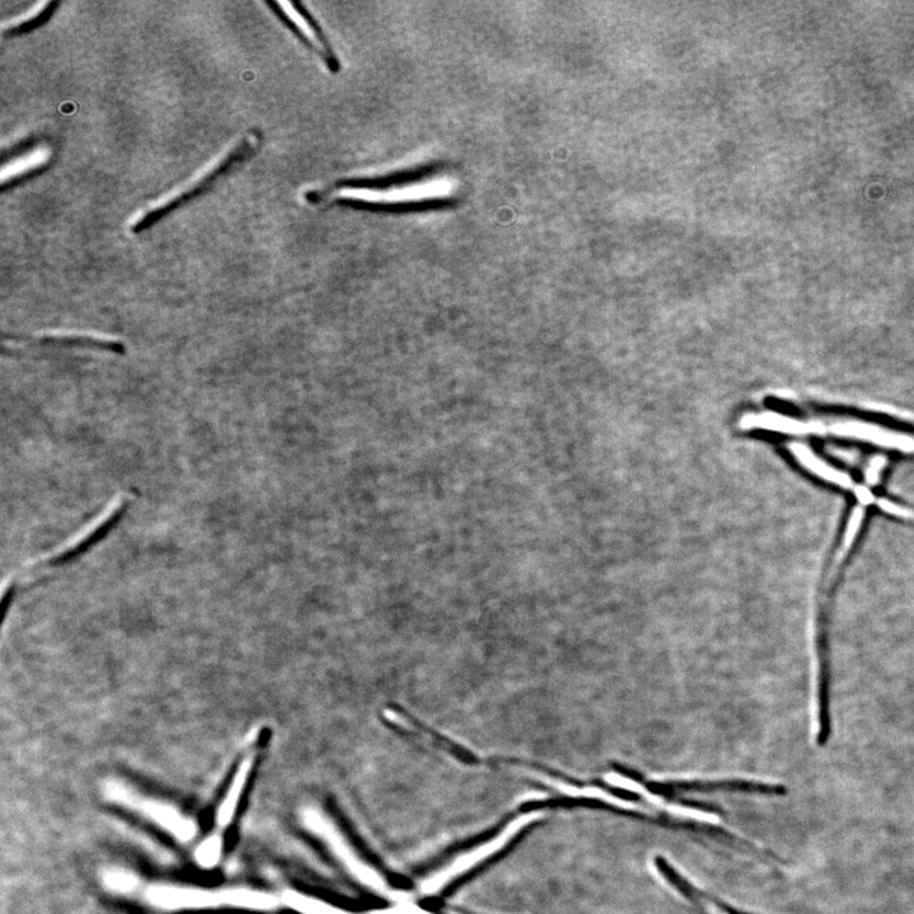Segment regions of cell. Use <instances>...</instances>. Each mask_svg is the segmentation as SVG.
I'll return each instance as SVG.
<instances>
[{
  "label": "cell",
  "instance_id": "cell-20",
  "mask_svg": "<svg viewBox=\"0 0 914 914\" xmlns=\"http://www.w3.org/2000/svg\"><path fill=\"white\" fill-rule=\"evenodd\" d=\"M876 506H878L881 511L887 513V515L914 522V510H911V508L901 506V504L884 498L876 499Z\"/></svg>",
  "mask_w": 914,
  "mask_h": 914
},
{
  "label": "cell",
  "instance_id": "cell-14",
  "mask_svg": "<svg viewBox=\"0 0 914 914\" xmlns=\"http://www.w3.org/2000/svg\"><path fill=\"white\" fill-rule=\"evenodd\" d=\"M788 450L800 465L804 466L810 473L817 475L818 478L838 485L843 489L855 488L854 480L851 479L850 475L833 468L826 461L819 459L807 445L799 444V442H789Z\"/></svg>",
  "mask_w": 914,
  "mask_h": 914
},
{
  "label": "cell",
  "instance_id": "cell-11",
  "mask_svg": "<svg viewBox=\"0 0 914 914\" xmlns=\"http://www.w3.org/2000/svg\"><path fill=\"white\" fill-rule=\"evenodd\" d=\"M605 781L607 784L615 786V788L633 791V793H636L642 796L643 799L647 800L649 804L664 810V812L673 815V817L690 819V821L711 824V826H718V824L722 822V819H720L719 815L714 813L669 803L666 799L662 798V796L653 794L652 791H649L647 788H645L644 785L640 784V782L634 779H631V777H626L619 774H607L605 776Z\"/></svg>",
  "mask_w": 914,
  "mask_h": 914
},
{
  "label": "cell",
  "instance_id": "cell-18",
  "mask_svg": "<svg viewBox=\"0 0 914 914\" xmlns=\"http://www.w3.org/2000/svg\"><path fill=\"white\" fill-rule=\"evenodd\" d=\"M221 851H223V841L218 836L207 838L196 850V860L204 868H212L218 864Z\"/></svg>",
  "mask_w": 914,
  "mask_h": 914
},
{
  "label": "cell",
  "instance_id": "cell-8",
  "mask_svg": "<svg viewBox=\"0 0 914 914\" xmlns=\"http://www.w3.org/2000/svg\"><path fill=\"white\" fill-rule=\"evenodd\" d=\"M9 342L23 343L27 346H42L54 348H67V350H89L117 353H125L126 347L124 342L119 339L101 336L88 332L74 331H46L34 334H9Z\"/></svg>",
  "mask_w": 914,
  "mask_h": 914
},
{
  "label": "cell",
  "instance_id": "cell-21",
  "mask_svg": "<svg viewBox=\"0 0 914 914\" xmlns=\"http://www.w3.org/2000/svg\"><path fill=\"white\" fill-rule=\"evenodd\" d=\"M885 461L883 456H876L869 465L868 470H866V482L870 485H875L879 483L881 470L884 469Z\"/></svg>",
  "mask_w": 914,
  "mask_h": 914
},
{
  "label": "cell",
  "instance_id": "cell-9",
  "mask_svg": "<svg viewBox=\"0 0 914 914\" xmlns=\"http://www.w3.org/2000/svg\"><path fill=\"white\" fill-rule=\"evenodd\" d=\"M268 6L273 9V12L279 14V17L282 18V20H284L301 39L308 42V45L312 46L313 49L317 51L320 58L327 63L329 68L338 70V59L337 56L334 55L332 47L329 46L327 39H325L317 22H314L308 12H304L305 9L301 8V4L268 2Z\"/></svg>",
  "mask_w": 914,
  "mask_h": 914
},
{
  "label": "cell",
  "instance_id": "cell-13",
  "mask_svg": "<svg viewBox=\"0 0 914 914\" xmlns=\"http://www.w3.org/2000/svg\"><path fill=\"white\" fill-rule=\"evenodd\" d=\"M256 758L257 753L251 751L240 760L232 782H230L229 788L226 790L223 802L219 805L218 813H216V823L220 828L228 827L232 823L244 790H246L248 781L251 779L254 765H256Z\"/></svg>",
  "mask_w": 914,
  "mask_h": 914
},
{
  "label": "cell",
  "instance_id": "cell-10",
  "mask_svg": "<svg viewBox=\"0 0 914 914\" xmlns=\"http://www.w3.org/2000/svg\"><path fill=\"white\" fill-rule=\"evenodd\" d=\"M827 431L838 437L855 438L876 446L898 450L904 454L914 452V438L901 432L887 430L878 424L862 421H840L826 426Z\"/></svg>",
  "mask_w": 914,
  "mask_h": 914
},
{
  "label": "cell",
  "instance_id": "cell-7",
  "mask_svg": "<svg viewBox=\"0 0 914 914\" xmlns=\"http://www.w3.org/2000/svg\"><path fill=\"white\" fill-rule=\"evenodd\" d=\"M251 152V144L249 141H243L242 144L238 145L237 148L233 149L225 159L214 169H211L206 176L199 179L195 182V185L188 187L186 191H182L179 195L172 197L171 200L164 202L163 205L154 207V209L146 211L144 215H141L138 220L135 221L131 230L134 233L144 232V230L149 229L150 226H153L158 223L159 220L166 218L167 215L171 214L172 211L177 210L178 207L185 205L186 202L196 199L197 196L201 195L202 192L206 191L207 188L214 185L216 179H219L225 172H228L230 168L247 157V154Z\"/></svg>",
  "mask_w": 914,
  "mask_h": 914
},
{
  "label": "cell",
  "instance_id": "cell-16",
  "mask_svg": "<svg viewBox=\"0 0 914 914\" xmlns=\"http://www.w3.org/2000/svg\"><path fill=\"white\" fill-rule=\"evenodd\" d=\"M282 902L292 911L300 914H352L345 909L332 906L331 903L322 901V899L310 897L295 890H287L282 895Z\"/></svg>",
  "mask_w": 914,
  "mask_h": 914
},
{
  "label": "cell",
  "instance_id": "cell-4",
  "mask_svg": "<svg viewBox=\"0 0 914 914\" xmlns=\"http://www.w3.org/2000/svg\"><path fill=\"white\" fill-rule=\"evenodd\" d=\"M541 818H543V813L530 812L513 819L510 824H507V826L499 832V835L484 842L483 845L471 848V850L465 852L464 855L456 857V859L451 861L444 869L437 871L436 874H433L430 878L424 880L422 892L426 895H436L442 892L446 887H449L452 881L461 878V876L469 873V871L478 868L484 861L497 855L504 847L510 845L511 841L515 840V837L520 835L522 829H525L527 826H530V824L537 821V819Z\"/></svg>",
  "mask_w": 914,
  "mask_h": 914
},
{
  "label": "cell",
  "instance_id": "cell-15",
  "mask_svg": "<svg viewBox=\"0 0 914 914\" xmlns=\"http://www.w3.org/2000/svg\"><path fill=\"white\" fill-rule=\"evenodd\" d=\"M546 782L553 786V788L559 790L563 795L569 796V798L596 799L600 800L602 803L610 804L612 807L628 810V812L647 814L654 813L649 812V810L642 807V805L636 804L634 802H629V800L621 799L619 796L607 793L606 790L596 788V786H584V788H578V786L564 784V782L550 779V777L549 779H546Z\"/></svg>",
  "mask_w": 914,
  "mask_h": 914
},
{
  "label": "cell",
  "instance_id": "cell-23",
  "mask_svg": "<svg viewBox=\"0 0 914 914\" xmlns=\"http://www.w3.org/2000/svg\"><path fill=\"white\" fill-rule=\"evenodd\" d=\"M703 903H705L704 906L706 907V909H708V911L711 914H727V913L720 912L718 908L714 907L713 904H711L709 902L703 901Z\"/></svg>",
  "mask_w": 914,
  "mask_h": 914
},
{
  "label": "cell",
  "instance_id": "cell-3",
  "mask_svg": "<svg viewBox=\"0 0 914 914\" xmlns=\"http://www.w3.org/2000/svg\"><path fill=\"white\" fill-rule=\"evenodd\" d=\"M146 899L153 906L169 911L219 907L271 911L280 906L279 898L273 897L270 893L244 888L206 890L154 885L146 892Z\"/></svg>",
  "mask_w": 914,
  "mask_h": 914
},
{
  "label": "cell",
  "instance_id": "cell-12",
  "mask_svg": "<svg viewBox=\"0 0 914 914\" xmlns=\"http://www.w3.org/2000/svg\"><path fill=\"white\" fill-rule=\"evenodd\" d=\"M739 427L744 431L763 430L793 436L822 435L827 432L826 424L804 422L775 412L746 414L739 421Z\"/></svg>",
  "mask_w": 914,
  "mask_h": 914
},
{
  "label": "cell",
  "instance_id": "cell-2",
  "mask_svg": "<svg viewBox=\"0 0 914 914\" xmlns=\"http://www.w3.org/2000/svg\"><path fill=\"white\" fill-rule=\"evenodd\" d=\"M131 503H133V497L131 496L117 498L102 513L101 517H98L86 530L54 550L53 553L46 554L44 557L34 560V562L23 565L16 573L12 574L6 586L3 587L2 607L4 614H6L8 607L12 605L14 598L23 591V588L40 583L42 578L58 572L60 568L72 563L73 560L82 557L87 551L100 544L124 520Z\"/></svg>",
  "mask_w": 914,
  "mask_h": 914
},
{
  "label": "cell",
  "instance_id": "cell-17",
  "mask_svg": "<svg viewBox=\"0 0 914 914\" xmlns=\"http://www.w3.org/2000/svg\"><path fill=\"white\" fill-rule=\"evenodd\" d=\"M58 2L46 3L39 9V12L32 14V16L27 17L26 20L16 23L12 27L7 28L4 31V34L8 36H21L32 32L41 26H44L51 17L54 16L56 9H58Z\"/></svg>",
  "mask_w": 914,
  "mask_h": 914
},
{
  "label": "cell",
  "instance_id": "cell-5",
  "mask_svg": "<svg viewBox=\"0 0 914 914\" xmlns=\"http://www.w3.org/2000/svg\"><path fill=\"white\" fill-rule=\"evenodd\" d=\"M303 822L313 835L327 845L332 854L345 866L353 878L360 881L365 887L376 890V892H385L386 884L384 879L381 878L378 871L372 869L370 865H367V862L357 855V852L353 850L351 843L348 842L341 829L338 828L337 824H334L328 815L320 812L317 808L305 809Z\"/></svg>",
  "mask_w": 914,
  "mask_h": 914
},
{
  "label": "cell",
  "instance_id": "cell-6",
  "mask_svg": "<svg viewBox=\"0 0 914 914\" xmlns=\"http://www.w3.org/2000/svg\"><path fill=\"white\" fill-rule=\"evenodd\" d=\"M106 795L112 802L144 815L178 841L188 842L196 836L195 823L173 805L145 798L119 781H112L106 786Z\"/></svg>",
  "mask_w": 914,
  "mask_h": 914
},
{
  "label": "cell",
  "instance_id": "cell-22",
  "mask_svg": "<svg viewBox=\"0 0 914 914\" xmlns=\"http://www.w3.org/2000/svg\"><path fill=\"white\" fill-rule=\"evenodd\" d=\"M394 913L395 914H397V913L398 914H433L431 912L424 911V909H422V908L412 906V904H405V906L399 907L397 909V911H395Z\"/></svg>",
  "mask_w": 914,
  "mask_h": 914
},
{
  "label": "cell",
  "instance_id": "cell-1",
  "mask_svg": "<svg viewBox=\"0 0 914 914\" xmlns=\"http://www.w3.org/2000/svg\"><path fill=\"white\" fill-rule=\"evenodd\" d=\"M332 195L341 201L375 209L412 210L446 204L454 195V187L449 179L418 171L355 179L339 186Z\"/></svg>",
  "mask_w": 914,
  "mask_h": 914
},
{
  "label": "cell",
  "instance_id": "cell-19",
  "mask_svg": "<svg viewBox=\"0 0 914 914\" xmlns=\"http://www.w3.org/2000/svg\"><path fill=\"white\" fill-rule=\"evenodd\" d=\"M105 883L107 887H110L112 890L125 893L133 890L136 887V884H138V880H136L134 875L126 873V871L112 870L105 876Z\"/></svg>",
  "mask_w": 914,
  "mask_h": 914
}]
</instances>
